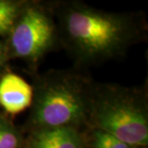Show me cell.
<instances>
[{
	"label": "cell",
	"mask_w": 148,
	"mask_h": 148,
	"mask_svg": "<svg viewBox=\"0 0 148 148\" xmlns=\"http://www.w3.org/2000/svg\"><path fill=\"white\" fill-rule=\"evenodd\" d=\"M68 40L85 60H101L121 53L133 36L125 16L86 7H73L64 16Z\"/></svg>",
	"instance_id": "1"
},
{
	"label": "cell",
	"mask_w": 148,
	"mask_h": 148,
	"mask_svg": "<svg viewBox=\"0 0 148 148\" xmlns=\"http://www.w3.org/2000/svg\"><path fill=\"white\" fill-rule=\"evenodd\" d=\"M93 95L82 83L67 75L49 77L36 89L32 123L35 129L73 127L89 122Z\"/></svg>",
	"instance_id": "2"
},
{
	"label": "cell",
	"mask_w": 148,
	"mask_h": 148,
	"mask_svg": "<svg viewBox=\"0 0 148 148\" xmlns=\"http://www.w3.org/2000/svg\"><path fill=\"white\" fill-rule=\"evenodd\" d=\"M89 122L130 147L147 145V108L128 91L110 88L93 95Z\"/></svg>",
	"instance_id": "3"
},
{
	"label": "cell",
	"mask_w": 148,
	"mask_h": 148,
	"mask_svg": "<svg viewBox=\"0 0 148 148\" xmlns=\"http://www.w3.org/2000/svg\"><path fill=\"white\" fill-rule=\"evenodd\" d=\"M10 35L11 47L16 57L36 62L53 46L55 28L45 11L29 7L21 9Z\"/></svg>",
	"instance_id": "4"
},
{
	"label": "cell",
	"mask_w": 148,
	"mask_h": 148,
	"mask_svg": "<svg viewBox=\"0 0 148 148\" xmlns=\"http://www.w3.org/2000/svg\"><path fill=\"white\" fill-rule=\"evenodd\" d=\"M34 90L20 76L8 73L0 80V106L9 114H18L32 106Z\"/></svg>",
	"instance_id": "5"
},
{
	"label": "cell",
	"mask_w": 148,
	"mask_h": 148,
	"mask_svg": "<svg viewBox=\"0 0 148 148\" xmlns=\"http://www.w3.org/2000/svg\"><path fill=\"white\" fill-rule=\"evenodd\" d=\"M29 148H82V138L73 127L36 129L29 138Z\"/></svg>",
	"instance_id": "6"
},
{
	"label": "cell",
	"mask_w": 148,
	"mask_h": 148,
	"mask_svg": "<svg viewBox=\"0 0 148 148\" xmlns=\"http://www.w3.org/2000/svg\"><path fill=\"white\" fill-rule=\"evenodd\" d=\"M21 9L20 2L0 0V35L10 34Z\"/></svg>",
	"instance_id": "7"
},
{
	"label": "cell",
	"mask_w": 148,
	"mask_h": 148,
	"mask_svg": "<svg viewBox=\"0 0 148 148\" xmlns=\"http://www.w3.org/2000/svg\"><path fill=\"white\" fill-rule=\"evenodd\" d=\"M20 136L15 127L8 121L0 119V148H17Z\"/></svg>",
	"instance_id": "8"
},
{
	"label": "cell",
	"mask_w": 148,
	"mask_h": 148,
	"mask_svg": "<svg viewBox=\"0 0 148 148\" xmlns=\"http://www.w3.org/2000/svg\"><path fill=\"white\" fill-rule=\"evenodd\" d=\"M92 135L95 148H130V146L123 143L116 137L101 129L95 128Z\"/></svg>",
	"instance_id": "9"
},
{
	"label": "cell",
	"mask_w": 148,
	"mask_h": 148,
	"mask_svg": "<svg viewBox=\"0 0 148 148\" xmlns=\"http://www.w3.org/2000/svg\"><path fill=\"white\" fill-rule=\"evenodd\" d=\"M3 45L0 44V65L3 63Z\"/></svg>",
	"instance_id": "10"
}]
</instances>
